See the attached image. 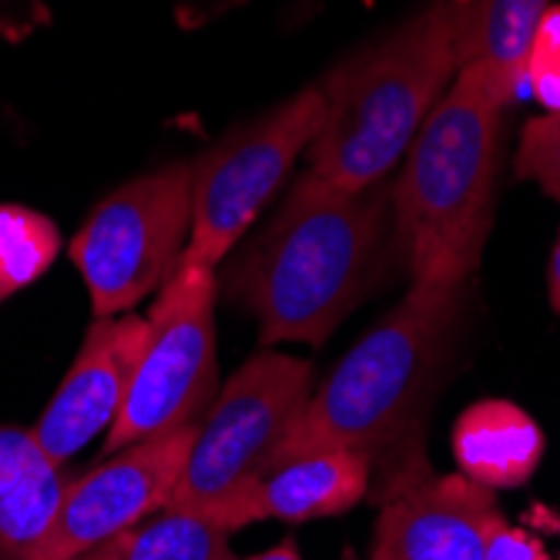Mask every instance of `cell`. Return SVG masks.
<instances>
[{
    "label": "cell",
    "mask_w": 560,
    "mask_h": 560,
    "mask_svg": "<svg viewBox=\"0 0 560 560\" xmlns=\"http://www.w3.org/2000/svg\"><path fill=\"white\" fill-rule=\"evenodd\" d=\"M524 91H530L547 112H560V4L547 8L524 71Z\"/></svg>",
    "instance_id": "19"
},
{
    "label": "cell",
    "mask_w": 560,
    "mask_h": 560,
    "mask_svg": "<svg viewBox=\"0 0 560 560\" xmlns=\"http://www.w3.org/2000/svg\"><path fill=\"white\" fill-rule=\"evenodd\" d=\"M544 456L540 427L506 399H483L456 420L453 427V460L456 474L487 487L506 490L534 477Z\"/></svg>",
    "instance_id": "15"
},
{
    "label": "cell",
    "mask_w": 560,
    "mask_h": 560,
    "mask_svg": "<svg viewBox=\"0 0 560 560\" xmlns=\"http://www.w3.org/2000/svg\"><path fill=\"white\" fill-rule=\"evenodd\" d=\"M506 105L456 74L389 182L393 245L410 282H470L493 222Z\"/></svg>",
    "instance_id": "4"
},
{
    "label": "cell",
    "mask_w": 560,
    "mask_h": 560,
    "mask_svg": "<svg viewBox=\"0 0 560 560\" xmlns=\"http://www.w3.org/2000/svg\"><path fill=\"white\" fill-rule=\"evenodd\" d=\"M464 289L467 282H410L406 295L310 393L269 464L319 450H355L373 467L383 456H402L453 352Z\"/></svg>",
    "instance_id": "2"
},
{
    "label": "cell",
    "mask_w": 560,
    "mask_h": 560,
    "mask_svg": "<svg viewBox=\"0 0 560 560\" xmlns=\"http://www.w3.org/2000/svg\"><path fill=\"white\" fill-rule=\"evenodd\" d=\"M245 560H302V553H299V547L292 540H282V544H276V547H269V550H262L256 557H245Z\"/></svg>",
    "instance_id": "22"
},
{
    "label": "cell",
    "mask_w": 560,
    "mask_h": 560,
    "mask_svg": "<svg viewBox=\"0 0 560 560\" xmlns=\"http://www.w3.org/2000/svg\"><path fill=\"white\" fill-rule=\"evenodd\" d=\"M148 339V319L138 313L94 319L61 386L31 427L37 443L68 464L97 433H108L121 413V402L141 349Z\"/></svg>",
    "instance_id": "11"
},
{
    "label": "cell",
    "mask_w": 560,
    "mask_h": 560,
    "mask_svg": "<svg viewBox=\"0 0 560 560\" xmlns=\"http://www.w3.org/2000/svg\"><path fill=\"white\" fill-rule=\"evenodd\" d=\"M373 464L355 450L299 453L269 464L256 480H248L229 503L201 514L219 530L232 534L262 521L310 524L352 511L370 490Z\"/></svg>",
    "instance_id": "12"
},
{
    "label": "cell",
    "mask_w": 560,
    "mask_h": 560,
    "mask_svg": "<svg viewBox=\"0 0 560 560\" xmlns=\"http://www.w3.org/2000/svg\"><path fill=\"white\" fill-rule=\"evenodd\" d=\"M456 74V4L430 0L319 81L323 118L302 175L339 191L386 182Z\"/></svg>",
    "instance_id": "3"
},
{
    "label": "cell",
    "mask_w": 560,
    "mask_h": 560,
    "mask_svg": "<svg viewBox=\"0 0 560 560\" xmlns=\"http://www.w3.org/2000/svg\"><path fill=\"white\" fill-rule=\"evenodd\" d=\"M313 393V366L262 349L219 389L195 427L165 511L209 514L256 480Z\"/></svg>",
    "instance_id": "5"
},
{
    "label": "cell",
    "mask_w": 560,
    "mask_h": 560,
    "mask_svg": "<svg viewBox=\"0 0 560 560\" xmlns=\"http://www.w3.org/2000/svg\"><path fill=\"white\" fill-rule=\"evenodd\" d=\"M500 521L493 490L464 474H413L386 497L370 560H487Z\"/></svg>",
    "instance_id": "10"
},
{
    "label": "cell",
    "mask_w": 560,
    "mask_h": 560,
    "mask_svg": "<svg viewBox=\"0 0 560 560\" xmlns=\"http://www.w3.org/2000/svg\"><path fill=\"white\" fill-rule=\"evenodd\" d=\"M74 477L31 430L0 427V560H21L44 537Z\"/></svg>",
    "instance_id": "14"
},
{
    "label": "cell",
    "mask_w": 560,
    "mask_h": 560,
    "mask_svg": "<svg viewBox=\"0 0 560 560\" xmlns=\"http://www.w3.org/2000/svg\"><path fill=\"white\" fill-rule=\"evenodd\" d=\"M191 229V162H172L105 195L71 238L94 319L131 313L178 269Z\"/></svg>",
    "instance_id": "6"
},
{
    "label": "cell",
    "mask_w": 560,
    "mask_h": 560,
    "mask_svg": "<svg viewBox=\"0 0 560 560\" xmlns=\"http://www.w3.org/2000/svg\"><path fill=\"white\" fill-rule=\"evenodd\" d=\"M547 292H550V305H553V313L560 316V229H557V238H553V248H550Z\"/></svg>",
    "instance_id": "21"
},
{
    "label": "cell",
    "mask_w": 560,
    "mask_h": 560,
    "mask_svg": "<svg viewBox=\"0 0 560 560\" xmlns=\"http://www.w3.org/2000/svg\"><path fill=\"white\" fill-rule=\"evenodd\" d=\"M78 560H235L229 534L198 514L159 511Z\"/></svg>",
    "instance_id": "16"
},
{
    "label": "cell",
    "mask_w": 560,
    "mask_h": 560,
    "mask_svg": "<svg viewBox=\"0 0 560 560\" xmlns=\"http://www.w3.org/2000/svg\"><path fill=\"white\" fill-rule=\"evenodd\" d=\"M195 427H182L112 453L105 464L71 480L61 511L21 560H78L144 517L165 511L178 483Z\"/></svg>",
    "instance_id": "9"
},
{
    "label": "cell",
    "mask_w": 560,
    "mask_h": 560,
    "mask_svg": "<svg viewBox=\"0 0 560 560\" xmlns=\"http://www.w3.org/2000/svg\"><path fill=\"white\" fill-rule=\"evenodd\" d=\"M61 256V232L47 215L0 201V302L31 289Z\"/></svg>",
    "instance_id": "17"
},
{
    "label": "cell",
    "mask_w": 560,
    "mask_h": 560,
    "mask_svg": "<svg viewBox=\"0 0 560 560\" xmlns=\"http://www.w3.org/2000/svg\"><path fill=\"white\" fill-rule=\"evenodd\" d=\"M215 269L178 262L151 305L148 339L128 383L121 413L108 430V453L191 427L206 417L219 383Z\"/></svg>",
    "instance_id": "7"
},
{
    "label": "cell",
    "mask_w": 560,
    "mask_h": 560,
    "mask_svg": "<svg viewBox=\"0 0 560 560\" xmlns=\"http://www.w3.org/2000/svg\"><path fill=\"white\" fill-rule=\"evenodd\" d=\"M514 172L521 182H534L544 195L560 201V112H544L524 125Z\"/></svg>",
    "instance_id": "18"
},
{
    "label": "cell",
    "mask_w": 560,
    "mask_h": 560,
    "mask_svg": "<svg viewBox=\"0 0 560 560\" xmlns=\"http://www.w3.org/2000/svg\"><path fill=\"white\" fill-rule=\"evenodd\" d=\"M389 242V182L339 191L299 175L269 225L229 259L222 289L266 346H319L380 285Z\"/></svg>",
    "instance_id": "1"
},
{
    "label": "cell",
    "mask_w": 560,
    "mask_h": 560,
    "mask_svg": "<svg viewBox=\"0 0 560 560\" xmlns=\"http://www.w3.org/2000/svg\"><path fill=\"white\" fill-rule=\"evenodd\" d=\"M460 24V74L511 108L524 91L534 34L550 0H453Z\"/></svg>",
    "instance_id": "13"
},
{
    "label": "cell",
    "mask_w": 560,
    "mask_h": 560,
    "mask_svg": "<svg viewBox=\"0 0 560 560\" xmlns=\"http://www.w3.org/2000/svg\"><path fill=\"white\" fill-rule=\"evenodd\" d=\"M487 560H547V550L527 530L500 521L487 540Z\"/></svg>",
    "instance_id": "20"
},
{
    "label": "cell",
    "mask_w": 560,
    "mask_h": 560,
    "mask_svg": "<svg viewBox=\"0 0 560 560\" xmlns=\"http://www.w3.org/2000/svg\"><path fill=\"white\" fill-rule=\"evenodd\" d=\"M323 118V91L310 84L276 108L235 128L201 159H191V229L185 262L219 269L295 159L310 151Z\"/></svg>",
    "instance_id": "8"
}]
</instances>
